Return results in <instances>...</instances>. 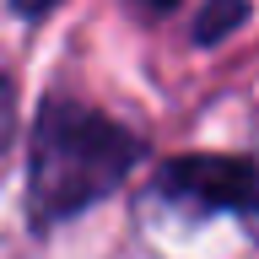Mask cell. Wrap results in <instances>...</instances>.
Masks as SVG:
<instances>
[{"label":"cell","mask_w":259,"mask_h":259,"mask_svg":"<svg viewBox=\"0 0 259 259\" xmlns=\"http://www.w3.org/2000/svg\"><path fill=\"white\" fill-rule=\"evenodd\" d=\"M124 6H130L135 16H141L146 27H151V22H167V16H173L178 6H184V0H124Z\"/></svg>","instance_id":"obj_6"},{"label":"cell","mask_w":259,"mask_h":259,"mask_svg":"<svg viewBox=\"0 0 259 259\" xmlns=\"http://www.w3.org/2000/svg\"><path fill=\"white\" fill-rule=\"evenodd\" d=\"M141 157L146 141L113 113L76 97H44L27 130V227L54 232L70 216L103 205L108 194L124 189Z\"/></svg>","instance_id":"obj_1"},{"label":"cell","mask_w":259,"mask_h":259,"mask_svg":"<svg viewBox=\"0 0 259 259\" xmlns=\"http://www.w3.org/2000/svg\"><path fill=\"white\" fill-rule=\"evenodd\" d=\"M238 222L259 243V157H254V173H248V194H243V205H238Z\"/></svg>","instance_id":"obj_5"},{"label":"cell","mask_w":259,"mask_h":259,"mask_svg":"<svg viewBox=\"0 0 259 259\" xmlns=\"http://www.w3.org/2000/svg\"><path fill=\"white\" fill-rule=\"evenodd\" d=\"M248 16H254V0H205V6L194 11L189 38L200 49H216V44H227L238 27H248Z\"/></svg>","instance_id":"obj_3"},{"label":"cell","mask_w":259,"mask_h":259,"mask_svg":"<svg viewBox=\"0 0 259 259\" xmlns=\"http://www.w3.org/2000/svg\"><path fill=\"white\" fill-rule=\"evenodd\" d=\"M6 6H11V16L16 22H44V16H54L65 6V0H6Z\"/></svg>","instance_id":"obj_7"},{"label":"cell","mask_w":259,"mask_h":259,"mask_svg":"<svg viewBox=\"0 0 259 259\" xmlns=\"http://www.w3.org/2000/svg\"><path fill=\"white\" fill-rule=\"evenodd\" d=\"M254 157H232V151H184L167 157L151 173V200L167 205L184 222H205V216H238L243 194H248Z\"/></svg>","instance_id":"obj_2"},{"label":"cell","mask_w":259,"mask_h":259,"mask_svg":"<svg viewBox=\"0 0 259 259\" xmlns=\"http://www.w3.org/2000/svg\"><path fill=\"white\" fill-rule=\"evenodd\" d=\"M11 141H16V81L0 70V157Z\"/></svg>","instance_id":"obj_4"}]
</instances>
